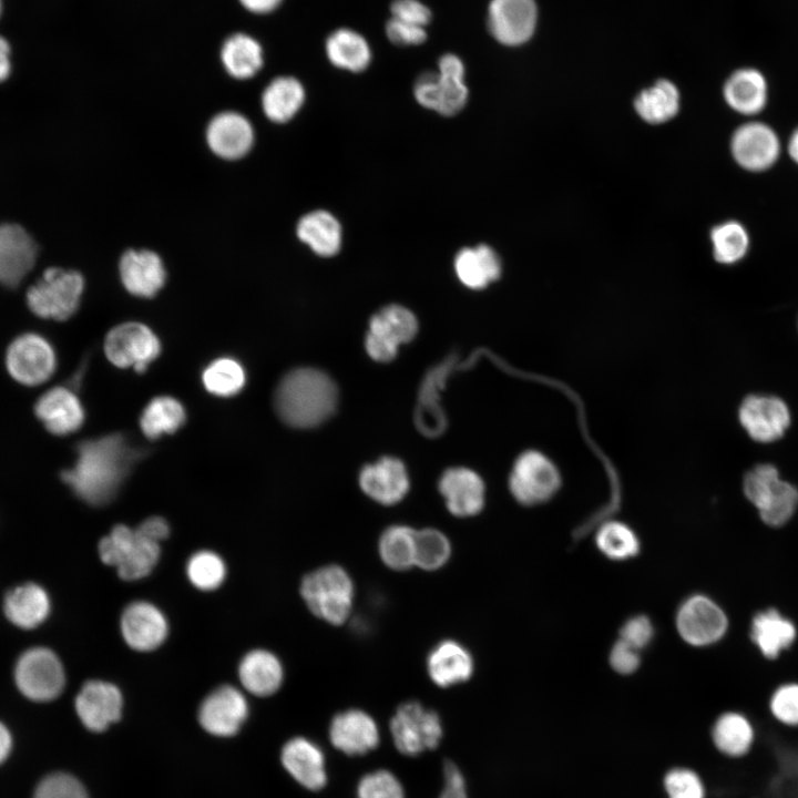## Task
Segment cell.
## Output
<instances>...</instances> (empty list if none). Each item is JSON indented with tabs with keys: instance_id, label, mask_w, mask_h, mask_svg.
Returning a JSON list of instances; mask_svg holds the SVG:
<instances>
[{
	"instance_id": "1",
	"label": "cell",
	"mask_w": 798,
	"mask_h": 798,
	"mask_svg": "<svg viewBox=\"0 0 798 798\" xmlns=\"http://www.w3.org/2000/svg\"><path fill=\"white\" fill-rule=\"evenodd\" d=\"M76 454L74 466L62 472V480L86 503L103 505L115 497L142 453L116 433L80 443Z\"/></svg>"
},
{
	"instance_id": "2",
	"label": "cell",
	"mask_w": 798,
	"mask_h": 798,
	"mask_svg": "<svg viewBox=\"0 0 798 798\" xmlns=\"http://www.w3.org/2000/svg\"><path fill=\"white\" fill-rule=\"evenodd\" d=\"M337 388L325 372L298 368L288 372L275 393L280 419L296 428H311L328 419L336 409Z\"/></svg>"
},
{
	"instance_id": "3",
	"label": "cell",
	"mask_w": 798,
	"mask_h": 798,
	"mask_svg": "<svg viewBox=\"0 0 798 798\" xmlns=\"http://www.w3.org/2000/svg\"><path fill=\"white\" fill-rule=\"evenodd\" d=\"M466 64L453 52L442 53L437 69L421 72L412 85V95L423 109L442 116H454L468 104L470 91L466 83Z\"/></svg>"
},
{
	"instance_id": "4",
	"label": "cell",
	"mask_w": 798,
	"mask_h": 798,
	"mask_svg": "<svg viewBox=\"0 0 798 798\" xmlns=\"http://www.w3.org/2000/svg\"><path fill=\"white\" fill-rule=\"evenodd\" d=\"M101 561L116 569L124 581L147 576L158 562L160 543L144 536L137 529L124 524L113 526L99 543Z\"/></svg>"
},
{
	"instance_id": "5",
	"label": "cell",
	"mask_w": 798,
	"mask_h": 798,
	"mask_svg": "<svg viewBox=\"0 0 798 798\" xmlns=\"http://www.w3.org/2000/svg\"><path fill=\"white\" fill-rule=\"evenodd\" d=\"M389 733L396 751L417 758L442 745L444 728L439 714L417 700L398 706L389 720Z\"/></svg>"
},
{
	"instance_id": "6",
	"label": "cell",
	"mask_w": 798,
	"mask_h": 798,
	"mask_svg": "<svg viewBox=\"0 0 798 798\" xmlns=\"http://www.w3.org/2000/svg\"><path fill=\"white\" fill-rule=\"evenodd\" d=\"M300 594L318 618L340 625L351 612L355 591L350 576L342 567L327 565L303 579Z\"/></svg>"
},
{
	"instance_id": "7",
	"label": "cell",
	"mask_w": 798,
	"mask_h": 798,
	"mask_svg": "<svg viewBox=\"0 0 798 798\" xmlns=\"http://www.w3.org/2000/svg\"><path fill=\"white\" fill-rule=\"evenodd\" d=\"M83 288L79 272L51 267L28 290V306L41 318L65 320L76 311Z\"/></svg>"
},
{
	"instance_id": "8",
	"label": "cell",
	"mask_w": 798,
	"mask_h": 798,
	"mask_svg": "<svg viewBox=\"0 0 798 798\" xmlns=\"http://www.w3.org/2000/svg\"><path fill=\"white\" fill-rule=\"evenodd\" d=\"M744 492L758 509L763 521L771 526L785 524L798 504V491L781 480L771 464H759L744 479Z\"/></svg>"
},
{
	"instance_id": "9",
	"label": "cell",
	"mask_w": 798,
	"mask_h": 798,
	"mask_svg": "<svg viewBox=\"0 0 798 798\" xmlns=\"http://www.w3.org/2000/svg\"><path fill=\"white\" fill-rule=\"evenodd\" d=\"M561 482L556 464L545 453L531 449L522 452L514 461L509 489L520 504L538 505L553 498Z\"/></svg>"
},
{
	"instance_id": "10",
	"label": "cell",
	"mask_w": 798,
	"mask_h": 798,
	"mask_svg": "<svg viewBox=\"0 0 798 798\" xmlns=\"http://www.w3.org/2000/svg\"><path fill=\"white\" fill-rule=\"evenodd\" d=\"M540 21L536 0H489L485 27L489 35L505 48H520L535 35Z\"/></svg>"
},
{
	"instance_id": "11",
	"label": "cell",
	"mask_w": 798,
	"mask_h": 798,
	"mask_svg": "<svg viewBox=\"0 0 798 798\" xmlns=\"http://www.w3.org/2000/svg\"><path fill=\"white\" fill-rule=\"evenodd\" d=\"M14 679L28 698L48 702L58 697L65 684V673L59 657L47 647H32L18 659Z\"/></svg>"
},
{
	"instance_id": "12",
	"label": "cell",
	"mask_w": 798,
	"mask_h": 798,
	"mask_svg": "<svg viewBox=\"0 0 798 798\" xmlns=\"http://www.w3.org/2000/svg\"><path fill=\"white\" fill-rule=\"evenodd\" d=\"M418 321L408 308L391 304L376 313L369 323L366 349L380 362L392 360L398 346L410 341L417 334Z\"/></svg>"
},
{
	"instance_id": "13",
	"label": "cell",
	"mask_w": 798,
	"mask_h": 798,
	"mask_svg": "<svg viewBox=\"0 0 798 798\" xmlns=\"http://www.w3.org/2000/svg\"><path fill=\"white\" fill-rule=\"evenodd\" d=\"M727 623L724 611L703 594L685 598L675 615V626L681 638L697 647L719 641L726 633Z\"/></svg>"
},
{
	"instance_id": "14",
	"label": "cell",
	"mask_w": 798,
	"mask_h": 798,
	"mask_svg": "<svg viewBox=\"0 0 798 798\" xmlns=\"http://www.w3.org/2000/svg\"><path fill=\"white\" fill-rule=\"evenodd\" d=\"M104 351L114 366L133 367L136 372H144L149 364L158 356L161 345L147 326L129 321L108 332Z\"/></svg>"
},
{
	"instance_id": "15",
	"label": "cell",
	"mask_w": 798,
	"mask_h": 798,
	"mask_svg": "<svg viewBox=\"0 0 798 798\" xmlns=\"http://www.w3.org/2000/svg\"><path fill=\"white\" fill-rule=\"evenodd\" d=\"M331 747L348 758H361L380 745V730L375 718L359 708H348L332 716L328 726Z\"/></svg>"
},
{
	"instance_id": "16",
	"label": "cell",
	"mask_w": 798,
	"mask_h": 798,
	"mask_svg": "<svg viewBox=\"0 0 798 798\" xmlns=\"http://www.w3.org/2000/svg\"><path fill=\"white\" fill-rule=\"evenodd\" d=\"M55 364L52 346L37 334H24L16 338L6 356L9 374L25 386H37L48 380L54 372Z\"/></svg>"
},
{
	"instance_id": "17",
	"label": "cell",
	"mask_w": 798,
	"mask_h": 798,
	"mask_svg": "<svg viewBox=\"0 0 798 798\" xmlns=\"http://www.w3.org/2000/svg\"><path fill=\"white\" fill-rule=\"evenodd\" d=\"M249 706L244 693L232 685L213 689L201 703L197 718L204 730L217 737H231L245 723Z\"/></svg>"
},
{
	"instance_id": "18",
	"label": "cell",
	"mask_w": 798,
	"mask_h": 798,
	"mask_svg": "<svg viewBox=\"0 0 798 798\" xmlns=\"http://www.w3.org/2000/svg\"><path fill=\"white\" fill-rule=\"evenodd\" d=\"M285 771L300 787L319 792L329 784V769L324 749L314 740L296 736L288 739L280 750Z\"/></svg>"
},
{
	"instance_id": "19",
	"label": "cell",
	"mask_w": 798,
	"mask_h": 798,
	"mask_svg": "<svg viewBox=\"0 0 798 798\" xmlns=\"http://www.w3.org/2000/svg\"><path fill=\"white\" fill-rule=\"evenodd\" d=\"M120 632L130 648L151 652L165 642L168 635V622L164 613L153 603L133 601L121 614Z\"/></svg>"
},
{
	"instance_id": "20",
	"label": "cell",
	"mask_w": 798,
	"mask_h": 798,
	"mask_svg": "<svg viewBox=\"0 0 798 798\" xmlns=\"http://www.w3.org/2000/svg\"><path fill=\"white\" fill-rule=\"evenodd\" d=\"M75 712L89 730L100 733L121 718L123 696L120 688L105 681L83 684L74 700Z\"/></svg>"
},
{
	"instance_id": "21",
	"label": "cell",
	"mask_w": 798,
	"mask_h": 798,
	"mask_svg": "<svg viewBox=\"0 0 798 798\" xmlns=\"http://www.w3.org/2000/svg\"><path fill=\"white\" fill-rule=\"evenodd\" d=\"M739 420L754 440L771 442L784 434L790 416L787 406L779 398L749 396L739 408Z\"/></svg>"
},
{
	"instance_id": "22",
	"label": "cell",
	"mask_w": 798,
	"mask_h": 798,
	"mask_svg": "<svg viewBox=\"0 0 798 798\" xmlns=\"http://www.w3.org/2000/svg\"><path fill=\"white\" fill-rule=\"evenodd\" d=\"M206 142L211 151L225 160H237L246 155L254 143L250 122L237 112L216 114L206 127Z\"/></svg>"
},
{
	"instance_id": "23",
	"label": "cell",
	"mask_w": 798,
	"mask_h": 798,
	"mask_svg": "<svg viewBox=\"0 0 798 798\" xmlns=\"http://www.w3.org/2000/svg\"><path fill=\"white\" fill-rule=\"evenodd\" d=\"M732 153L746 170L763 171L774 164L779 154L775 132L763 123H748L738 127L732 139Z\"/></svg>"
},
{
	"instance_id": "24",
	"label": "cell",
	"mask_w": 798,
	"mask_h": 798,
	"mask_svg": "<svg viewBox=\"0 0 798 798\" xmlns=\"http://www.w3.org/2000/svg\"><path fill=\"white\" fill-rule=\"evenodd\" d=\"M125 289L137 297L150 298L158 293L166 278L161 257L150 249H129L119 263Z\"/></svg>"
},
{
	"instance_id": "25",
	"label": "cell",
	"mask_w": 798,
	"mask_h": 798,
	"mask_svg": "<svg viewBox=\"0 0 798 798\" xmlns=\"http://www.w3.org/2000/svg\"><path fill=\"white\" fill-rule=\"evenodd\" d=\"M37 246L31 236L14 224L0 225V284L14 287L31 270Z\"/></svg>"
},
{
	"instance_id": "26",
	"label": "cell",
	"mask_w": 798,
	"mask_h": 798,
	"mask_svg": "<svg viewBox=\"0 0 798 798\" xmlns=\"http://www.w3.org/2000/svg\"><path fill=\"white\" fill-rule=\"evenodd\" d=\"M327 61L337 70L362 73L372 63L374 51L368 39L350 27L330 31L324 42Z\"/></svg>"
},
{
	"instance_id": "27",
	"label": "cell",
	"mask_w": 798,
	"mask_h": 798,
	"mask_svg": "<svg viewBox=\"0 0 798 798\" xmlns=\"http://www.w3.org/2000/svg\"><path fill=\"white\" fill-rule=\"evenodd\" d=\"M359 483L368 497L385 505L398 503L409 490L403 463L391 457L366 466L360 472Z\"/></svg>"
},
{
	"instance_id": "28",
	"label": "cell",
	"mask_w": 798,
	"mask_h": 798,
	"mask_svg": "<svg viewBox=\"0 0 798 798\" xmlns=\"http://www.w3.org/2000/svg\"><path fill=\"white\" fill-rule=\"evenodd\" d=\"M439 490L453 515H475L484 505V483L479 474L470 469L447 470L439 481Z\"/></svg>"
},
{
	"instance_id": "29",
	"label": "cell",
	"mask_w": 798,
	"mask_h": 798,
	"mask_svg": "<svg viewBox=\"0 0 798 798\" xmlns=\"http://www.w3.org/2000/svg\"><path fill=\"white\" fill-rule=\"evenodd\" d=\"M34 411L44 427L58 436L76 431L84 420V411L79 398L64 387H54L44 392L38 399Z\"/></svg>"
},
{
	"instance_id": "30",
	"label": "cell",
	"mask_w": 798,
	"mask_h": 798,
	"mask_svg": "<svg viewBox=\"0 0 798 798\" xmlns=\"http://www.w3.org/2000/svg\"><path fill=\"white\" fill-rule=\"evenodd\" d=\"M756 729L750 719L735 710L720 714L710 728V740L725 758L740 760L748 757L756 745Z\"/></svg>"
},
{
	"instance_id": "31",
	"label": "cell",
	"mask_w": 798,
	"mask_h": 798,
	"mask_svg": "<svg viewBox=\"0 0 798 798\" xmlns=\"http://www.w3.org/2000/svg\"><path fill=\"white\" fill-rule=\"evenodd\" d=\"M296 235L319 257H334L342 247V225L328 209L317 208L304 214L297 222Z\"/></svg>"
},
{
	"instance_id": "32",
	"label": "cell",
	"mask_w": 798,
	"mask_h": 798,
	"mask_svg": "<svg viewBox=\"0 0 798 798\" xmlns=\"http://www.w3.org/2000/svg\"><path fill=\"white\" fill-rule=\"evenodd\" d=\"M453 269L462 285L480 290L500 278L502 264L494 248L481 243L460 248L453 258Z\"/></svg>"
},
{
	"instance_id": "33",
	"label": "cell",
	"mask_w": 798,
	"mask_h": 798,
	"mask_svg": "<svg viewBox=\"0 0 798 798\" xmlns=\"http://www.w3.org/2000/svg\"><path fill=\"white\" fill-rule=\"evenodd\" d=\"M237 673L243 688L259 697L275 694L284 679V669L278 657L263 648L246 653L238 664Z\"/></svg>"
},
{
	"instance_id": "34",
	"label": "cell",
	"mask_w": 798,
	"mask_h": 798,
	"mask_svg": "<svg viewBox=\"0 0 798 798\" xmlns=\"http://www.w3.org/2000/svg\"><path fill=\"white\" fill-rule=\"evenodd\" d=\"M427 671L436 685L446 688L470 678L473 673V659L460 643L446 640L428 655Z\"/></svg>"
},
{
	"instance_id": "35",
	"label": "cell",
	"mask_w": 798,
	"mask_h": 798,
	"mask_svg": "<svg viewBox=\"0 0 798 798\" xmlns=\"http://www.w3.org/2000/svg\"><path fill=\"white\" fill-rule=\"evenodd\" d=\"M4 614L16 626L30 630L41 624L50 613V598L43 587L25 583L7 593Z\"/></svg>"
},
{
	"instance_id": "36",
	"label": "cell",
	"mask_w": 798,
	"mask_h": 798,
	"mask_svg": "<svg viewBox=\"0 0 798 798\" xmlns=\"http://www.w3.org/2000/svg\"><path fill=\"white\" fill-rule=\"evenodd\" d=\"M636 114L646 123L657 125L674 119L681 108V92L668 79H658L637 93L633 102Z\"/></svg>"
},
{
	"instance_id": "37",
	"label": "cell",
	"mask_w": 798,
	"mask_h": 798,
	"mask_svg": "<svg viewBox=\"0 0 798 798\" xmlns=\"http://www.w3.org/2000/svg\"><path fill=\"white\" fill-rule=\"evenodd\" d=\"M306 91L295 76L282 75L273 79L262 94V109L267 119L275 123L290 121L303 108Z\"/></svg>"
},
{
	"instance_id": "38",
	"label": "cell",
	"mask_w": 798,
	"mask_h": 798,
	"mask_svg": "<svg viewBox=\"0 0 798 798\" xmlns=\"http://www.w3.org/2000/svg\"><path fill=\"white\" fill-rule=\"evenodd\" d=\"M723 93L727 104L736 112L755 114L763 110L767 100L766 80L755 69H739L728 76Z\"/></svg>"
},
{
	"instance_id": "39",
	"label": "cell",
	"mask_w": 798,
	"mask_h": 798,
	"mask_svg": "<svg viewBox=\"0 0 798 798\" xmlns=\"http://www.w3.org/2000/svg\"><path fill=\"white\" fill-rule=\"evenodd\" d=\"M221 60L231 76L246 80L254 76L263 66V49L253 37L235 33L224 41Z\"/></svg>"
},
{
	"instance_id": "40",
	"label": "cell",
	"mask_w": 798,
	"mask_h": 798,
	"mask_svg": "<svg viewBox=\"0 0 798 798\" xmlns=\"http://www.w3.org/2000/svg\"><path fill=\"white\" fill-rule=\"evenodd\" d=\"M796 637L794 624L777 611L768 610L755 616L751 624V638L761 653L775 658L788 647Z\"/></svg>"
},
{
	"instance_id": "41",
	"label": "cell",
	"mask_w": 798,
	"mask_h": 798,
	"mask_svg": "<svg viewBox=\"0 0 798 798\" xmlns=\"http://www.w3.org/2000/svg\"><path fill=\"white\" fill-rule=\"evenodd\" d=\"M185 410L181 402L172 397L162 396L152 399L143 410L140 427L149 439L164 433L175 432L185 422Z\"/></svg>"
},
{
	"instance_id": "42",
	"label": "cell",
	"mask_w": 798,
	"mask_h": 798,
	"mask_svg": "<svg viewBox=\"0 0 798 798\" xmlns=\"http://www.w3.org/2000/svg\"><path fill=\"white\" fill-rule=\"evenodd\" d=\"M595 545L607 559L624 561L638 554L641 543L635 531L624 522L602 523L595 533Z\"/></svg>"
},
{
	"instance_id": "43",
	"label": "cell",
	"mask_w": 798,
	"mask_h": 798,
	"mask_svg": "<svg viewBox=\"0 0 798 798\" xmlns=\"http://www.w3.org/2000/svg\"><path fill=\"white\" fill-rule=\"evenodd\" d=\"M416 532L406 525H393L381 534L379 554L388 567L403 571L416 565Z\"/></svg>"
},
{
	"instance_id": "44",
	"label": "cell",
	"mask_w": 798,
	"mask_h": 798,
	"mask_svg": "<svg viewBox=\"0 0 798 798\" xmlns=\"http://www.w3.org/2000/svg\"><path fill=\"white\" fill-rule=\"evenodd\" d=\"M354 798H407V791L395 771L377 766L357 779Z\"/></svg>"
},
{
	"instance_id": "45",
	"label": "cell",
	"mask_w": 798,
	"mask_h": 798,
	"mask_svg": "<svg viewBox=\"0 0 798 798\" xmlns=\"http://www.w3.org/2000/svg\"><path fill=\"white\" fill-rule=\"evenodd\" d=\"M186 575L196 589L213 591L223 584L226 577V565L217 553L201 550L190 556L186 563Z\"/></svg>"
},
{
	"instance_id": "46",
	"label": "cell",
	"mask_w": 798,
	"mask_h": 798,
	"mask_svg": "<svg viewBox=\"0 0 798 798\" xmlns=\"http://www.w3.org/2000/svg\"><path fill=\"white\" fill-rule=\"evenodd\" d=\"M203 383L208 392L219 397H229L243 388L245 372L236 360L219 358L204 370Z\"/></svg>"
},
{
	"instance_id": "47",
	"label": "cell",
	"mask_w": 798,
	"mask_h": 798,
	"mask_svg": "<svg viewBox=\"0 0 798 798\" xmlns=\"http://www.w3.org/2000/svg\"><path fill=\"white\" fill-rule=\"evenodd\" d=\"M713 254L722 264H734L747 252L748 235L737 222H725L715 226L710 232Z\"/></svg>"
},
{
	"instance_id": "48",
	"label": "cell",
	"mask_w": 798,
	"mask_h": 798,
	"mask_svg": "<svg viewBox=\"0 0 798 798\" xmlns=\"http://www.w3.org/2000/svg\"><path fill=\"white\" fill-rule=\"evenodd\" d=\"M451 554L448 538L434 529L416 532V565L433 571L446 564Z\"/></svg>"
},
{
	"instance_id": "49",
	"label": "cell",
	"mask_w": 798,
	"mask_h": 798,
	"mask_svg": "<svg viewBox=\"0 0 798 798\" xmlns=\"http://www.w3.org/2000/svg\"><path fill=\"white\" fill-rule=\"evenodd\" d=\"M663 787L667 798H707L704 779L689 767L668 769L663 778Z\"/></svg>"
},
{
	"instance_id": "50",
	"label": "cell",
	"mask_w": 798,
	"mask_h": 798,
	"mask_svg": "<svg viewBox=\"0 0 798 798\" xmlns=\"http://www.w3.org/2000/svg\"><path fill=\"white\" fill-rule=\"evenodd\" d=\"M771 716L782 726L798 727V685L787 684L779 687L769 702Z\"/></svg>"
},
{
	"instance_id": "51",
	"label": "cell",
	"mask_w": 798,
	"mask_h": 798,
	"mask_svg": "<svg viewBox=\"0 0 798 798\" xmlns=\"http://www.w3.org/2000/svg\"><path fill=\"white\" fill-rule=\"evenodd\" d=\"M34 798H89L83 785L73 776L57 773L45 777L37 787Z\"/></svg>"
},
{
	"instance_id": "52",
	"label": "cell",
	"mask_w": 798,
	"mask_h": 798,
	"mask_svg": "<svg viewBox=\"0 0 798 798\" xmlns=\"http://www.w3.org/2000/svg\"><path fill=\"white\" fill-rule=\"evenodd\" d=\"M387 40L400 48L419 47L428 41L427 28L389 17L383 27Z\"/></svg>"
},
{
	"instance_id": "53",
	"label": "cell",
	"mask_w": 798,
	"mask_h": 798,
	"mask_svg": "<svg viewBox=\"0 0 798 798\" xmlns=\"http://www.w3.org/2000/svg\"><path fill=\"white\" fill-rule=\"evenodd\" d=\"M441 773L442 784L438 798H470L467 776L454 759L443 758Z\"/></svg>"
},
{
	"instance_id": "54",
	"label": "cell",
	"mask_w": 798,
	"mask_h": 798,
	"mask_svg": "<svg viewBox=\"0 0 798 798\" xmlns=\"http://www.w3.org/2000/svg\"><path fill=\"white\" fill-rule=\"evenodd\" d=\"M389 12L391 18L424 28L433 20L431 8L422 0H391Z\"/></svg>"
},
{
	"instance_id": "55",
	"label": "cell",
	"mask_w": 798,
	"mask_h": 798,
	"mask_svg": "<svg viewBox=\"0 0 798 798\" xmlns=\"http://www.w3.org/2000/svg\"><path fill=\"white\" fill-rule=\"evenodd\" d=\"M653 637V623L645 615H635L630 617L622 625L620 631V638L638 651L646 647Z\"/></svg>"
},
{
	"instance_id": "56",
	"label": "cell",
	"mask_w": 798,
	"mask_h": 798,
	"mask_svg": "<svg viewBox=\"0 0 798 798\" xmlns=\"http://www.w3.org/2000/svg\"><path fill=\"white\" fill-rule=\"evenodd\" d=\"M608 661L617 674L630 675L638 669L641 655L638 649L618 638L611 648Z\"/></svg>"
},
{
	"instance_id": "57",
	"label": "cell",
	"mask_w": 798,
	"mask_h": 798,
	"mask_svg": "<svg viewBox=\"0 0 798 798\" xmlns=\"http://www.w3.org/2000/svg\"><path fill=\"white\" fill-rule=\"evenodd\" d=\"M147 539L160 543L170 534L168 523L161 516H151L136 528Z\"/></svg>"
},
{
	"instance_id": "58",
	"label": "cell",
	"mask_w": 798,
	"mask_h": 798,
	"mask_svg": "<svg viewBox=\"0 0 798 798\" xmlns=\"http://www.w3.org/2000/svg\"><path fill=\"white\" fill-rule=\"evenodd\" d=\"M241 4L254 13H268L277 9L283 0H239Z\"/></svg>"
},
{
	"instance_id": "59",
	"label": "cell",
	"mask_w": 798,
	"mask_h": 798,
	"mask_svg": "<svg viewBox=\"0 0 798 798\" xmlns=\"http://www.w3.org/2000/svg\"><path fill=\"white\" fill-rule=\"evenodd\" d=\"M10 43L4 37L0 35V82L4 81L10 74Z\"/></svg>"
},
{
	"instance_id": "60",
	"label": "cell",
	"mask_w": 798,
	"mask_h": 798,
	"mask_svg": "<svg viewBox=\"0 0 798 798\" xmlns=\"http://www.w3.org/2000/svg\"><path fill=\"white\" fill-rule=\"evenodd\" d=\"M11 744V735L8 728L0 722V764L8 757Z\"/></svg>"
},
{
	"instance_id": "61",
	"label": "cell",
	"mask_w": 798,
	"mask_h": 798,
	"mask_svg": "<svg viewBox=\"0 0 798 798\" xmlns=\"http://www.w3.org/2000/svg\"><path fill=\"white\" fill-rule=\"evenodd\" d=\"M789 153L798 163V129L794 132L789 141Z\"/></svg>"
},
{
	"instance_id": "62",
	"label": "cell",
	"mask_w": 798,
	"mask_h": 798,
	"mask_svg": "<svg viewBox=\"0 0 798 798\" xmlns=\"http://www.w3.org/2000/svg\"><path fill=\"white\" fill-rule=\"evenodd\" d=\"M1 12H2V0H0V17H1Z\"/></svg>"
}]
</instances>
